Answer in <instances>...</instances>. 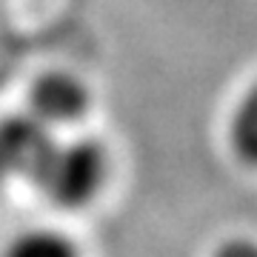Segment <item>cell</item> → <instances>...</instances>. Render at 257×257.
Segmentation results:
<instances>
[{
    "label": "cell",
    "mask_w": 257,
    "mask_h": 257,
    "mask_svg": "<svg viewBox=\"0 0 257 257\" xmlns=\"http://www.w3.org/2000/svg\"><path fill=\"white\" fill-rule=\"evenodd\" d=\"M109 177V146L97 138H72L57 140L32 183L55 209L83 211L106 192Z\"/></svg>",
    "instance_id": "obj_1"
},
{
    "label": "cell",
    "mask_w": 257,
    "mask_h": 257,
    "mask_svg": "<svg viewBox=\"0 0 257 257\" xmlns=\"http://www.w3.org/2000/svg\"><path fill=\"white\" fill-rule=\"evenodd\" d=\"M92 109V89L80 74L69 69H52L37 74L29 86V114H35L43 126L66 128L80 123Z\"/></svg>",
    "instance_id": "obj_2"
},
{
    "label": "cell",
    "mask_w": 257,
    "mask_h": 257,
    "mask_svg": "<svg viewBox=\"0 0 257 257\" xmlns=\"http://www.w3.org/2000/svg\"><path fill=\"white\" fill-rule=\"evenodd\" d=\"M55 143V132L29 111L0 117V149L12 169V177L35 180V175L52 155Z\"/></svg>",
    "instance_id": "obj_3"
},
{
    "label": "cell",
    "mask_w": 257,
    "mask_h": 257,
    "mask_svg": "<svg viewBox=\"0 0 257 257\" xmlns=\"http://www.w3.org/2000/svg\"><path fill=\"white\" fill-rule=\"evenodd\" d=\"M0 257H83L80 243L55 226H32L18 231L3 246Z\"/></svg>",
    "instance_id": "obj_4"
},
{
    "label": "cell",
    "mask_w": 257,
    "mask_h": 257,
    "mask_svg": "<svg viewBox=\"0 0 257 257\" xmlns=\"http://www.w3.org/2000/svg\"><path fill=\"white\" fill-rule=\"evenodd\" d=\"M229 149L237 163L257 172V80L240 94L231 109Z\"/></svg>",
    "instance_id": "obj_5"
},
{
    "label": "cell",
    "mask_w": 257,
    "mask_h": 257,
    "mask_svg": "<svg viewBox=\"0 0 257 257\" xmlns=\"http://www.w3.org/2000/svg\"><path fill=\"white\" fill-rule=\"evenodd\" d=\"M211 257H257V240L248 237H231L214 248Z\"/></svg>",
    "instance_id": "obj_6"
},
{
    "label": "cell",
    "mask_w": 257,
    "mask_h": 257,
    "mask_svg": "<svg viewBox=\"0 0 257 257\" xmlns=\"http://www.w3.org/2000/svg\"><path fill=\"white\" fill-rule=\"evenodd\" d=\"M12 180V169H9V163H6V157H3V149H0V189Z\"/></svg>",
    "instance_id": "obj_7"
}]
</instances>
